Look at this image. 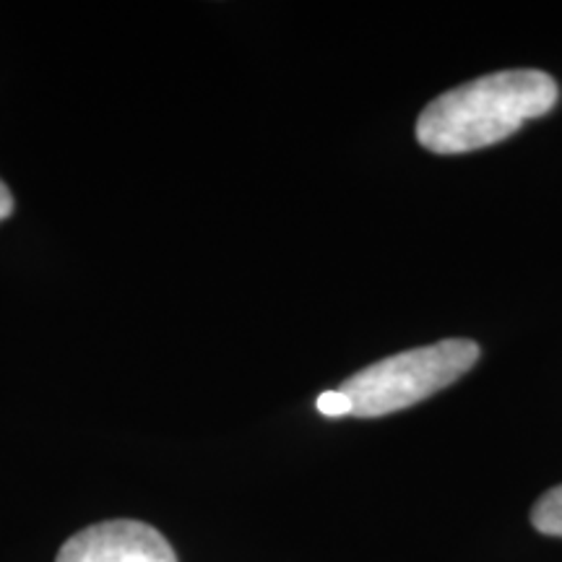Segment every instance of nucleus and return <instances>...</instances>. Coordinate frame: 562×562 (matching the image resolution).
I'll list each match as a JSON object with an SVG mask.
<instances>
[{
    "instance_id": "f03ea898",
    "label": "nucleus",
    "mask_w": 562,
    "mask_h": 562,
    "mask_svg": "<svg viewBox=\"0 0 562 562\" xmlns=\"http://www.w3.org/2000/svg\"><path fill=\"white\" fill-rule=\"evenodd\" d=\"M480 360V347L469 339H446L430 347L385 357L355 372L341 393L355 417H385L448 389Z\"/></svg>"
},
{
    "instance_id": "423d86ee",
    "label": "nucleus",
    "mask_w": 562,
    "mask_h": 562,
    "mask_svg": "<svg viewBox=\"0 0 562 562\" xmlns=\"http://www.w3.org/2000/svg\"><path fill=\"white\" fill-rule=\"evenodd\" d=\"M13 211V195L3 180H0V222L9 220Z\"/></svg>"
},
{
    "instance_id": "f257e3e1",
    "label": "nucleus",
    "mask_w": 562,
    "mask_h": 562,
    "mask_svg": "<svg viewBox=\"0 0 562 562\" xmlns=\"http://www.w3.org/2000/svg\"><path fill=\"white\" fill-rule=\"evenodd\" d=\"M558 102V83L544 70L518 68L463 83L427 104L417 138L435 154H467L513 136Z\"/></svg>"
},
{
    "instance_id": "7ed1b4c3",
    "label": "nucleus",
    "mask_w": 562,
    "mask_h": 562,
    "mask_svg": "<svg viewBox=\"0 0 562 562\" xmlns=\"http://www.w3.org/2000/svg\"><path fill=\"white\" fill-rule=\"evenodd\" d=\"M55 562H178V558L154 526L123 518L74 533Z\"/></svg>"
},
{
    "instance_id": "39448f33",
    "label": "nucleus",
    "mask_w": 562,
    "mask_h": 562,
    "mask_svg": "<svg viewBox=\"0 0 562 562\" xmlns=\"http://www.w3.org/2000/svg\"><path fill=\"white\" fill-rule=\"evenodd\" d=\"M318 412L326 414V417H347V414H351V404L339 389L326 391L318 396Z\"/></svg>"
},
{
    "instance_id": "20e7f679",
    "label": "nucleus",
    "mask_w": 562,
    "mask_h": 562,
    "mask_svg": "<svg viewBox=\"0 0 562 562\" xmlns=\"http://www.w3.org/2000/svg\"><path fill=\"white\" fill-rule=\"evenodd\" d=\"M531 524L547 537H562V484L539 497L531 510Z\"/></svg>"
}]
</instances>
